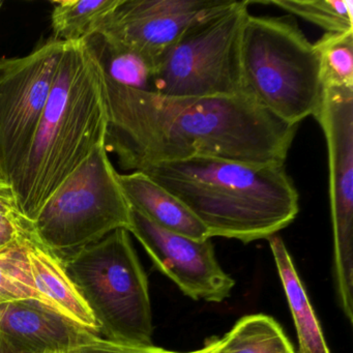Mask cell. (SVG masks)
<instances>
[{"mask_svg":"<svg viewBox=\"0 0 353 353\" xmlns=\"http://www.w3.org/2000/svg\"><path fill=\"white\" fill-rule=\"evenodd\" d=\"M140 172L181 200L210 239H268L299 214V192L281 165L197 157L157 163Z\"/></svg>","mask_w":353,"mask_h":353,"instance_id":"cell-2","label":"cell"},{"mask_svg":"<svg viewBox=\"0 0 353 353\" xmlns=\"http://www.w3.org/2000/svg\"><path fill=\"white\" fill-rule=\"evenodd\" d=\"M225 3L226 0H123L98 32L129 45L157 63L194 22Z\"/></svg>","mask_w":353,"mask_h":353,"instance_id":"cell-11","label":"cell"},{"mask_svg":"<svg viewBox=\"0 0 353 353\" xmlns=\"http://www.w3.org/2000/svg\"><path fill=\"white\" fill-rule=\"evenodd\" d=\"M268 241L296 328L297 353H330L321 325L284 241L276 234L270 237Z\"/></svg>","mask_w":353,"mask_h":353,"instance_id":"cell-15","label":"cell"},{"mask_svg":"<svg viewBox=\"0 0 353 353\" xmlns=\"http://www.w3.org/2000/svg\"><path fill=\"white\" fill-rule=\"evenodd\" d=\"M0 214L12 219L26 228H32L34 223L24 216L12 183L0 173Z\"/></svg>","mask_w":353,"mask_h":353,"instance_id":"cell-23","label":"cell"},{"mask_svg":"<svg viewBox=\"0 0 353 353\" xmlns=\"http://www.w3.org/2000/svg\"><path fill=\"white\" fill-rule=\"evenodd\" d=\"M61 259L100 336L125 344L154 345L148 276L129 231L117 229Z\"/></svg>","mask_w":353,"mask_h":353,"instance_id":"cell-5","label":"cell"},{"mask_svg":"<svg viewBox=\"0 0 353 353\" xmlns=\"http://www.w3.org/2000/svg\"><path fill=\"white\" fill-rule=\"evenodd\" d=\"M0 336L22 353H69L94 334L37 301L0 305Z\"/></svg>","mask_w":353,"mask_h":353,"instance_id":"cell-12","label":"cell"},{"mask_svg":"<svg viewBox=\"0 0 353 353\" xmlns=\"http://www.w3.org/2000/svg\"><path fill=\"white\" fill-rule=\"evenodd\" d=\"M26 241L32 280L39 292L57 313L99 334L94 315L68 276L61 256L48 249L37 236L34 230L26 235Z\"/></svg>","mask_w":353,"mask_h":353,"instance_id":"cell-13","label":"cell"},{"mask_svg":"<svg viewBox=\"0 0 353 353\" xmlns=\"http://www.w3.org/2000/svg\"><path fill=\"white\" fill-rule=\"evenodd\" d=\"M313 117L327 146L336 295L345 317L352 323L353 90L323 88Z\"/></svg>","mask_w":353,"mask_h":353,"instance_id":"cell-9","label":"cell"},{"mask_svg":"<svg viewBox=\"0 0 353 353\" xmlns=\"http://www.w3.org/2000/svg\"><path fill=\"white\" fill-rule=\"evenodd\" d=\"M123 0H59L53 1V39L65 43L85 41L100 30L105 20Z\"/></svg>","mask_w":353,"mask_h":353,"instance_id":"cell-17","label":"cell"},{"mask_svg":"<svg viewBox=\"0 0 353 353\" xmlns=\"http://www.w3.org/2000/svg\"><path fill=\"white\" fill-rule=\"evenodd\" d=\"M108 110L102 68L85 41L65 43L48 102L23 164L12 181L34 223L47 200L105 142Z\"/></svg>","mask_w":353,"mask_h":353,"instance_id":"cell-3","label":"cell"},{"mask_svg":"<svg viewBox=\"0 0 353 353\" xmlns=\"http://www.w3.org/2000/svg\"><path fill=\"white\" fill-rule=\"evenodd\" d=\"M241 59L245 92L268 112L290 125L314 117L323 94L319 57L295 20L250 14Z\"/></svg>","mask_w":353,"mask_h":353,"instance_id":"cell-4","label":"cell"},{"mask_svg":"<svg viewBox=\"0 0 353 353\" xmlns=\"http://www.w3.org/2000/svg\"><path fill=\"white\" fill-rule=\"evenodd\" d=\"M0 353H22L14 348L9 342L0 336Z\"/></svg>","mask_w":353,"mask_h":353,"instance_id":"cell-26","label":"cell"},{"mask_svg":"<svg viewBox=\"0 0 353 353\" xmlns=\"http://www.w3.org/2000/svg\"><path fill=\"white\" fill-rule=\"evenodd\" d=\"M323 88L353 90V30L326 32L314 44Z\"/></svg>","mask_w":353,"mask_h":353,"instance_id":"cell-20","label":"cell"},{"mask_svg":"<svg viewBox=\"0 0 353 353\" xmlns=\"http://www.w3.org/2000/svg\"><path fill=\"white\" fill-rule=\"evenodd\" d=\"M249 5L226 0L187 28L157 61L154 94L176 98L247 94L241 48Z\"/></svg>","mask_w":353,"mask_h":353,"instance_id":"cell-6","label":"cell"},{"mask_svg":"<svg viewBox=\"0 0 353 353\" xmlns=\"http://www.w3.org/2000/svg\"><path fill=\"white\" fill-rule=\"evenodd\" d=\"M130 225L131 205L103 142L47 200L34 228L63 257Z\"/></svg>","mask_w":353,"mask_h":353,"instance_id":"cell-7","label":"cell"},{"mask_svg":"<svg viewBox=\"0 0 353 353\" xmlns=\"http://www.w3.org/2000/svg\"><path fill=\"white\" fill-rule=\"evenodd\" d=\"M222 340L219 353H295L280 324L263 314L241 318Z\"/></svg>","mask_w":353,"mask_h":353,"instance_id":"cell-18","label":"cell"},{"mask_svg":"<svg viewBox=\"0 0 353 353\" xmlns=\"http://www.w3.org/2000/svg\"><path fill=\"white\" fill-rule=\"evenodd\" d=\"M259 3L274 6L330 34L353 30V3L348 0H270Z\"/></svg>","mask_w":353,"mask_h":353,"instance_id":"cell-21","label":"cell"},{"mask_svg":"<svg viewBox=\"0 0 353 353\" xmlns=\"http://www.w3.org/2000/svg\"><path fill=\"white\" fill-rule=\"evenodd\" d=\"M28 234L11 247L0 251V305L32 299L53 310L48 301L39 292L32 280L26 254Z\"/></svg>","mask_w":353,"mask_h":353,"instance_id":"cell-19","label":"cell"},{"mask_svg":"<svg viewBox=\"0 0 353 353\" xmlns=\"http://www.w3.org/2000/svg\"><path fill=\"white\" fill-rule=\"evenodd\" d=\"M121 189L132 208L154 224L196 241L210 239L208 229L174 195L140 172L119 174Z\"/></svg>","mask_w":353,"mask_h":353,"instance_id":"cell-14","label":"cell"},{"mask_svg":"<svg viewBox=\"0 0 353 353\" xmlns=\"http://www.w3.org/2000/svg\"><path fill=\"white\" fill-rule=\"evenodd\" d=\"M85 42L108 79L125 88L154 92L156 63L152 59L99 32L86 39Z\"/></svg>","mask_w":353,"mask_h":353,"instance_id":"cell-16","label":"cell"},{"mask_svg":"<svg viewBox=\"0 0 353 353\" xmlns=\"http://www.w3.org/2000/svg\"><path fill=\"white\" fill-rule=\"evenodd\" d=\"M1 6H3V1H0V8H1Z\"/></svg>","mask_w":353,"mask_h":353,"instance_id":"cell-27","label":"cell"},{"mask_svg":"<svg viewBox=\"0 0 353 353\" xmlns=\"http://www.w3.org/2000/svg\"><path fill=\"white\" fill-rule=\"evenodd\" d=\"M129 232L141 243L157 270L194 301L222 303L235 282L223 270L210 239L196 241L162 228L131 206Z\"/></svg>","mask_w":353,"mask_h":353,"instance_id":"cell-10","label":"cell"},{"mask_svg":"<svg viewBox=\"0 0 353 353\" xmlns=\"http://www.w3.org/2000/svg\"><path fill=\"white\" fill-rule=\"evenodd\" d=\"M222 338L212 336L208 339L204 343V346L199 350L192 351V353H219L222 346Z\"/></svg>","mask_w":353,"mask_h":353,"instance_id":"cell-25","label":"cell"},{"mask_svg":"<svg viewBox=\"0 0 353 353\" xmlns=\"http://www.w3.org/2000/svg\"><path fill=\"white\" fill-rule=\"evenodd\" d=\"M65 45L50 38L26 57L0 59V173L11 183L34 141Z\"/></svg>","mask_w":353,"mask_h":353,"instance_id":"cell-8","label":"cell"},{"mask_svg":"<svg viewBox=\"0 0 353 353\" xmlns=\"http://www.w3.org/2000/svg\"><path fill=\"white\" fill-rule=\"evenodd\" d=\"M0 315H1V312H0Z\"/></svg>","mask_w":353,"mask_h":353,"instance_id":"cell-28","label":"cell"},{"mask_svg":"<svg viewBox=\"0 0 353 353\" xmlns=\"http://www.w3.org/2000/svg\"><path fill=\"white\" fill-rule=\"evenodd\" d=\"M105 78V146L123 170L197 157L284 166L297 125L250 94L176 98L125 88Z\"/></svg>","mask_w":353,"mask_h":353,"instance_id":"cell-1","label":"cell"},{"mask_svg":"<svg viewBox=\"0 0 353 353\" xmlns=\"http://www.w3.org/2000/svg\"><path fill=\"white\" fill-rule=\"evenodd\" d=\"M34 230V227L26 228L12 219L0 214V251L11 247L24 235Z\"/></svg>","mask_w":353,"mask_h":353,"instance_id":"cell-24","label":"cell"},{"mask_svg":"<svg viewBox=\"0 0 353 353\" xmlns=\"http://www.w3.org/2000/svg\"><path fill=\"white\" fill-rule=\"evenodd\" d=\"M69 353H192L176 352L166 349L152 346H138V345L125 344L107 340L101 336H94L92 340L80 345Z\"/></svg>","mask_w":353,"mask_h":353,"instance_id":"cell-22","label":"cell"}]
</instances>
